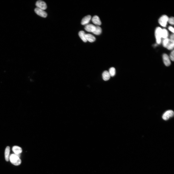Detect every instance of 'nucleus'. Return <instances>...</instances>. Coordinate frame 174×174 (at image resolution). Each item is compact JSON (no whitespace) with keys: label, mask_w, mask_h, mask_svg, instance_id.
Wrapping results in <instances>:
<instances>
[{"label":"nucleus","mask_w":174,"mask_h":174,"mask_svg":"<svg viewBox=\"0 0 174 174\" xmlns=\"http://www.w3.org/2000/svg\"><path fill=\"white\" fill-rule=\"evenodd\" d=\"M20 154H11L9 156V160L11 163L14 165L18 166L21 163V160L20 158Z\"/></svg>","instance_id":"f257e3e1"},{"label":"nucleus","mask_w":174,"mask_h":174,"mask_svg":"<svg viewBox=\"0 0 174 174\" xmlns=\"http://www.w3.org/2000/svg\"><path fill=\"white\" fill-rule=\"evenodd\" d=\"M162 29L160 27H158L155 31V36L156 42L158 44H160L161 42Z\"/></svg>","instance_id":"f03ea898"},{"label":"nucleus","mask_w":174,"mask_h":174,"mask_svg":"<svg viewBox=\"0 0 174 174\" xmlns=\"http://www.w3.org/2000/svg\"><path fill=\"white\" fill-rule=\"evenodd\" d=\"M169 19L166 15H164L161 16L159 20V22L162 26L166 27L167 25Z\"/></svg>","instance_id":"7ed1b4c3"},{"label":"nucleus","mask_w":174,"mask_h":174,"mask_svg":"<svg viewBox=\"0 0 174 174\" xmlns=\"http://www.w3.org/2000/svg\"><path fill=\"white\" fill-rule=\"evenodd\" d=\"M174 114V112L172 110H167L163 115L162 118L165 120H167L170 117L173 116Z\"/></svg>","instance_id":"20e7f679"},{"label":"nucleus","mask_w":174,"mask_h":174,"mask_svg":"<svg viewBox=\"0 0 174 174\" xmlns=\"http://www.w3.org/2000/svg\"><path fill=\"white\" fill-rule=\"evenodd\" d=\"M36 5L37 7L44 10L47 8V5L46 3L42 0H39L37 1Z\"/></svg>","instance_id":"39448f33"},{"label":"nucleus","mask_w":174,"mask_h":174,"mask_svg":"<svg viewBox=\"0 0 174 174\" xmlns=\"http://www.w3.org/2000/svg\"><path fill=\"white\" fill-rule=\"evenodd\" d=\"M34 11L36 14L42 17H46L47 16V14L46 12L44 10L38 8H36L35 9Z\"/></svg>","instance_id":"423d86ee"},{"label":"nucleus","mask_w":174,"mask_h":174,"mask_svg":"<svg viewBox=\"0 0 174 174\" xmlns=\"http://www.w3.org/2000/svg\"><path fill=\"white\" fill-rule=\"evenodd\" d=\"M163 62L166 66H169L171 64L170 59L169 56L166 54H163L162 56Z\"/></svg>","instance_id":"0eeeda50"},{"label":"nucleus","mask_w":174,"mask_h":174,"mask_svg":"<svg viewBox=\"0 0 174 174\" xmlns=\"http://www.w3.org/2000/svg\"><path fill=\"white\" fill-rule=\"evenodd\" d=\"M95 26L91 24H89L86 25L85 27V29L88 32H93L95 30Z\"/></svg>","instance_id":"6e6552de"},{"label":"nucleus","mask_w":174,"mask_h":174,"mask_svg":"<svg viewBox=\"0 0 174 174\" xmlns=\"http://www.w3.org/2000/svg\"><path fill=\"white\" fill-rule=\"evenodd\" d=\"M12 150L14 154L17 155L20 154L22 151V148L17 146H13L12 148Z\"/></svg>","instance_id":"1a4fd4ad"},{"label":"nucleus","mask_w":174,"mask_h":174,"mask_svg":"<svg viewBox=\"0 0 174 174\" xmlns=\"http://www.w3.org/2000/svg\"><path fill=\"white\" fill-rule=\"evenodd\" d=\"M93 22L95 25H100L101 24V21L99 17L97 15H95L92 19Z\"/></svg>","instance_id":"9d476101"},{"label":"nucleus","mask_w":174,"mask_h":174,"mask_svg":"<svg viewBox=\"0 0 174 174\" xmlns=\"http://www.w3.org/2000/svg\"><path fill=\"white\" fill-rule=\"evenodd\" d=\"M10 147L7 146L6 148L5 152V156L6 160L8 161L9 160L10 156Z\"/></svg>","instance_id":"9b49d317"},{"label":"nucleus","mask_w":174,"mask_h":174,"mask_svg":"<svg viewBox=\"0 0 174 174\" xmlns=\"http://www.w3.org/2000/svg\"><path fill=\"white\" fill-rule=\"evenodd\" d=\"M91 16L88 15L84 17L82 19L81 23L82 25H84L87 24L91 19Z\"/></svg>","instance_id":"f8f14e48"},{"label":"nucleus","mask_w":174,"mask_h":174,"mask_svg":"<svg viewBox=\"0 0 174 174\" xmlns=\"http://www.w3.org/2000/svg\"><path fill=\"white\" fill-rule=\"evenodd\" d=\"M85 37L87 41L90 42H92L95 41L96 38L92 35L90 34H85Z\"/></svg>","instance_id":"ddd939ff"},{"label":"nucleus","mask_w":174,"mask_h":174,"mask_svg":"<svg viewBox=\"0 0 174 174\" xmlns=\"http://www.w3.org/2000/svg\"><path fill=\"white\" fill-rule=\"evenodd\" d=\"M102 77L103 79L105 81L109 80L110 78V76L109 72L107 71H104L102 74Z\"/></svg>","instance_id":"4468645a"},{"label":"nucleus","mask_w":174,"mask_h":174,"mask_svg":"<svg viewBox=\"0 0 174 174\" xmlns=\"http://www.w3.org/2000/svg\"><path fill=\"white\" fill-rule=\"evenodd\" d=\"M85 32L83 31H80L79 33V35L81 39L85 42H87L85 37Z\"/></svg>","instance_id":"2eb2a0df"},{"label":"nucleus","mask_w":174,"mask_h":174,"mask_svg":"<svg viewBox=\"0 0 174 174\" xmlns=\"http://www.w3.org/2000/svg\"><path fill=\"white\" fill-rule=\"evenodd\" d=\"M95 27V30L93 33L96 35H100L102 31L101 28L98 26Z\"/></svg>","instance_id":"dca6fc26"},{"label":"nucleus","mask_w":174,"mask_h":174,"mask_svg":"<svg viewBox=\"0 0 174 174\" xmlns=\"http://www.w3.org/2000/svg\"><path fill=\"white\" fill-rule=\"evenodd\" d=\"M168 35V32L167 29H162V38L164 39L167 38Z\"/></svg>","instance_id":"f3484780"},{"label":"nucleus","mask_w":174,"mask_h":174,"mask_svg":"<svg viewBox=\"0 0 174 174\" xmlns=\"http://www.w3.org/2000/svg\"><path fill=\"white\" fill-rule=\"evenodd\" d=\"M109 72L110 76L113 77L116 74V70L114 67L110 68L109 70Z\"/></svg>","instance_id":"a211bd4d"},{"label":"nucleus","mask_w":174,"mask_h":174,"mask_svg":"<svg viewBox=\"0 0 174 174\" xmlns=\"http://www.w3.org/2000/svg\"><path fill=\"white\" fill-rule=\"evenodd\" d=\"M169 39L168 38L164 39L162 41V44L166 48L170 42Z\"/></svg>","instance_id":"6ab92c4d"},{"label":"nucleus","mask_w":174,"mask_h":174,"mask_svg":"<svg viewBox=\"0 0 174 174\" xmlns=\"http://www.w3.org/2000/svg\"><path fill=\"white\" fill-rule=\"evenodd\" d=\"M174 43L170 41L166 48L168 50H172L174 48Z\"/></svg>","instance_id":"aec40b11"},{"label":"nucleus","mask_w":174,"mask_h":174,"mask_svg":"<svg viewBox=\"0 0 174 174\" xmlns=\"http://www.w3.org/2000/svg\"><path fill=\"white\" fill-rule=\"evenodd\" d=\"M174 18L173 17H171L169 18L168 19V22L170 24L174 25Z\"/></svg>","instance_id":"412c9836"},{"label":"nucleus","mask_w":174,"mask_h":174,"mask_svg":"<svg viewBox=\"0 0 174 174\" xmlns=\"http://www.w3.org/2000/svg\"><path fill=\"white\" fill-rule=\"evenodd\" d=\"M174 50H173L171 52L169 57L170 59L172 61H174Z\"/></svg>","instance_id":"4be33fe9"},{"label":"nucleus","mask_w":174,"mask_h":174,"mask_svg":"<svg viewBox=\"0 0 174 174\" xmlns=\"http://www.w3.org/2000/svg\"><path fill=\"white\" fill-rule=\"evenodd\" d=\"M169 39L171 42L174 43V34H172L170 35Z\"/></svg>","instance_id":"5701e85b"},{"label":"nucleus","mask_w":174,"mask_h":174,"mask_svg":"<svg viewBox=\"0 0 174 174\" xmlns=\"http://www.w3.org/2000/svg\"><path fill=\"white\" fill-rule=\"evenodd\" d=\"M168 29L170 31L173 33H174V28L170 26H169L168 27Z\"/></svg>","instance_id":"b1692460"}]
</instances>
